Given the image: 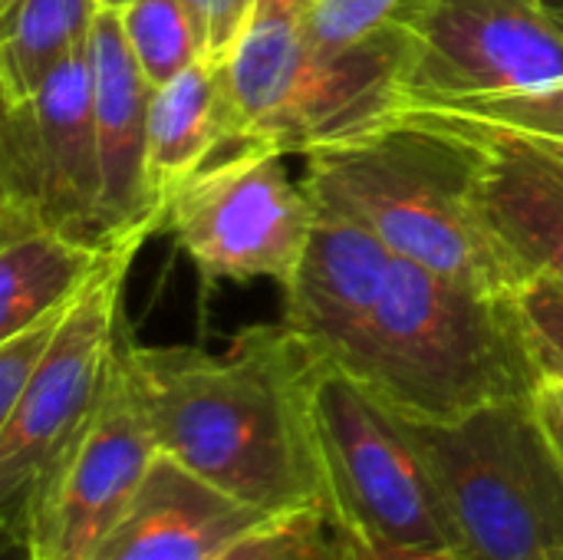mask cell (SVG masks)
<instances>
[{
    "instance_id": "obj_28",
    "label": "cell",
    "mask_w": 563,
    "mask_h": 560,
    "mask_svg": "<svg viewBox=\"0 0 563 560\" xmlns=\"http://www.w3.org/2000/svg\"><path fill=\"white\" fill-rule=\"evenodd\" d=\"M313 0H257V10H274V13H307Z\"/></svg>"
},
{
    "instance_id": "obj_13",
    "label": "cell",
    "mask_w": 563,
    "mask_h": 560,
    "mask_svg": "<svg viewBox=\"0 0 563 560\" xmlns=\"http://www.w3.org/2000/svg\"><path fill=\"white\" fill-rule=\"evenodd\" d=\"M264 518L271 515L158 452L132 505L92 560H214Z\"/></svg>"
},
{
    "instance_id": "obj_6",
    "label": "cell",
    "mask_w": 563,
    "mask_h": 560,
    "mask_svg": "<svg viewBox=\"0 0 563 560\" xmlns=\"http://www.w3.org/2000/svg\"><path fill=\"white\" fill-rule=\"evenodd\" d=\"M155 224L122 234L96 277L69 307L49 353L0 416V525L10 545L26 548L56 475L86 432L119 347L125 281Z\"/></svg>"
},
{
    "instance_id": "obj_7",
    "label": "cell",
    "mask_w": 563,
    "mask_h": 560,
    "mask_svg": "<svg viewBox=\"0 0 563 560\" xmlns=\"http://www.w3.org/2000/svg\"><path fill=\"white\" fill-rule=\"evenodd\" d=\"M310 416L336 535L455 554L439 488L399 413L317 353Z\"/></svg>"
},
{
    "instance_id": "obj_30",
    "label": "cell",
    "mask_w": 563,
    "mask_h": 560,
    "mask_svg": "<svg viewBox=\"0 0 563 560\" xmlns=\"http://www.w3.org/2000/svg\"><path fill=\"white\" fill-rule=\"evenodd\" d=\"M16 3H20V0H0V20H3L7 13H13V10H16Z\"/></svg>"
},
{
    "instance_id": "obj_2",
    "label": "cell",
    "mask_w": 563,
    "mask_h": 560,
    "mask_svg": "<svg viewBox=\"0 0 563 560\" xmlns=\"http://www.w3.org/2000/svg\"><path fill=\"white\" fill-rule=\"evenodd\" d=\"M303 158L313 205L363 224L396 257L495 294L525 284L482 211L478 142L393 119Z\"/></svg>"
},
{
    "instance_id": "obj_27",
    "label": "cell",
    "mask_w": 563,
    "mask_h": 560,
    "mask_svg": "<svg viewBox=\"0 0 563 560\" xmlns=\"http://www.w3.org/2000/svg\"><path fill=\"white\" fill-rule=\"evenodd\" d=\"M531 406H534V416H538L544 436L551 439V446L563 459V380H544L534 389Z\"/></svg>"
},
{
    "instance_id": "obj_29",
    "label": "cell",
    "mask_w": 563,
    "mask_h": 560,
    "mask_svg": "<svg viewBox=\"0 0 563 560\" xmlns=\"http://www.w3.org/2000/svg\"><path fill=\"white\" fill-rule=\"evenodd\" d=\"M96 3H99V10H115V13H119V10H125L132 0H96Z\"/></svg>"
},
{
    "instance_id": "obj_19",
    "label": "cell",
    "mask_w": 563,
    "mask_h": 560,
    "mask_svg": "<svg viewBox=\"0 0 563 560\" xmlns=\"http://www.w3.org/2000/svg\"><path fill=\"white\" fill-rule=\"evenodd\" d=\"M99 17L96 0H20L0 20V96H33L66 59L82 53Z\"/></svg>"
},
{
    "instance_id": "obj_17",
    "label": "cell",
    "mask_w": 563,
    "mask_h": 560,
    "mask_svg": "<svg viewBox=\"0 0 563 560\" xmlns=\"http://www.w3.org/2000/svg\"><path fill=\"white\" fill-rule=\"evenodd\" d=\"M112 244L46 224H0V337L73 300L96 277Z\"/></svg>"
},
{
    "instance_id": "obj_15",
    "label": "cell",
    "mask_w": 563,
    "mask_h": 560,
    "mask_svg": "<svg viewBox=\"0 0 563 560\" xmlns=\"http://www.w3.org/2000/svg\"><path fill=\"white\" fill-rule=\"evenodd\" d=\"M244 142L221 59H198L165 86L152 89L145 191L162 208L208 165L238 152Z\"/></svg>"
},
{
    "instance_id": "obj_9",
    "label": "cell",
    "mask_w": 563,
    "mask_h": 560,
    "mask_svg": "<svg viewBox=\"0 0 563 560\" xmlns=\"http://www.w3.org/2000/svg\"><path fill=\"white\" fill-rule=\"evenodd\" d=\"M0 224H46L112 244L102 231L89 46L66 59L33 96L3 102Z\"/></svg>"
},
{
    "instance_id": "obj_8",
    "label": "cell",
    "mask_w": 563,
    "mask_h": 560,
    "mask_svg": "<svg viewBox=\"0 0 563 560\" xmlns=\"http://www.w3.org/2000/svg\"><path fill=\"white\" fill-rule=\"evenodd\" d=\"M284 158L267 145H241L162 208V228L208 284L284 287L297 271L320 211L310 191L290 182Z\"/></svg>"
},
{
    "instance_id": "obj_12",
    "label": "cell",
    "mask_w": 563,
    "mask_h": 560,
    "mask_svg": "<svg viewBox=\"0 0 563 560\" xmlns=\"http://www.w3.org/2000/svg\"><path fill=\"white\" fill-rule=\"evenodd\" d=\"M320 211V208H317ZM396 254L363 224L320 211L284 284V320L323 360L343 366L366 340L393 281Z\"/></svg>"
},
{
    "instance_id": "obj_5",
    "label": "cell",
    "mask_w": 563,
    "mask_h": 560,
    "mask_svg": "<svg viewBox=\"0 0 563 560\" xmlns=\"http://www.w3.org/2000/svg\"><path fill=\"white\" fill-rule=\"evenodd\" d=\"M409 422V419H406ZM462 560H563V459L531 399L409 422Z\"/></svg>"
},
{
    "instance_id": "obj_4",
    "label": "cell",
    "mask_w": 563,
    "mask_h": 560,
    "mask_svg": "<svg viewBox=\"0 0 563 560\" xmlns=\"http://www.w3.org/2000/svg\"><path fill=\"white\" fill-rule=\"evenodd\" d=\"M409 63V30L346 50L307 36L303 13L257 10L224 66L247 145L307 155L396 119Z\"/></svg>"
},
{
    "instance_id": "obj_21",
    "label": "cell",
    "mask_w": 563,
    "mask_h": 560,
    "mask_svg": "<svg viewBox=\"0 0 563 560\" xmlns=\"http://www.w3.org/2000/svg\"><path fill=\"white\" fill-rule=\"evenodd\" d=\"M432 0H313L303 13L307 36L323 50H346L373 36L409 30Z\"/></svg>"
},
{
    "instance_id": "obj_24",
    "label": "cell",
    "mask_w": 563,
    "mask_h": 560,
    "mask_svg": "<svg viewBox=\"0 0 563 560\" xmlns=\"http://www.w3.org/2000/svg\"><path fill=\"white\" fill-rule=\"evenodd\" d=\"M76 297L59 304V307H53L49 314L36 317L33 323L20 327L16 333L0 337V416L13 409V403L20 399V393L26 389L33 373L40 370V363L49 353V347H53V340H56L69 307L76 304Z\"/></svg>"
},
{
    "instance_id": "obj_10",
    "label": "cell",
    "mask_w": 563,
    "mask_h": 560,
    "mask_svg": "<svg viewBox=\"0 0 563 560\" xmlns=\"http://www.w3.org/2000/svg\"><path fill=\"white\" fill-rule=\"evenodd\" d=\"M132 347L122 327L102 399L49 488L26 560H92L158 459Z\"/></svg>"
},
{
    "instance_id": "obj_3",
    "label": "cell",
    "mask_w": 563,
    "mask_h": 560,
    "mask_svg": "<svg viewBox=\"0 0 563 560\" xmlns=\"http://www.w3.org/2000/svg\"><path fill=\"white\" fill-rule=\"evenodd\" d=\"M340 370L419 426H449L498 403L531 399L541 386L511 294L402 257L363 347Z\"/></svg>"
},
{
    "instance_id": "obj_25",
    "label": "cell",
    "mask_w": 563,
    "mask_h": 560,
    "mask_svg": "<svg viewBox=\"0 0 563 560\" xmlns=\"http://www.w3.org/2000/svg\"><path fill=\"white\" fill-rule=\"evenodd\" d=\"M188 7L201 23L211 59H228L257 13V0H188Z\"/></svg>"
},
{
    "instance_id": "obj_18",
    "label": "cell",
    "mask_w": 563,
    "mask_h": 560,
    "mask_svg": "<svg viewBox=\"0 0 563 560\" xmlns=\"http://www.w3.org/2000/svg\"><path fill=\"white\" fill-rule=\"evenodd\" d=\"M396 119L426 122L482 145H508L563 165V79L472 99L402 102Z\"/></svg>"
},
{
    "instance_id": "obj_20",
    "label": "cell",
    "mask_w": 563,
    "mask_h": 560,
    "mask_svg": "<svg viewBox=\"0 0 563 560\" xmlns=\"http://www.w3.org/2000/svg\"><path fill=\"white\" fill-rule=\"evenodd\" d=\"M119 23L152 89L208 56L201 23L188 0H132L119 10Z\"/></svg>"
},
{
    "instance_id": "obj_23",
    "label": "cell",
    "mask_w": 563,
    "mask_h": 560,
    "mask_svg": "<svg viewBox=\"0 0 563 560\" xmlns=\"http://www.w3.org/2000/svg\"><path fill=\"white\" fill-rule=\"evenodd\" d=\"M511 300L541 383L563 380V281L531 277L511 294Z\"/></svg>"
},
{
    "instance_id": "obj_31",
    "label": "cell",
    "mask_w": 563,
    "mask_h": 560,
    "mask_svg": "<svg viewBox=\"0 0 563 560\" xmlns=\"http://www.w3.org/2000/svg\"><path fill=\"white\" fill-rule=\"evenodd\" d=\"M541 3H544V7H548L551 13H558V17L563 20V0H541Z\"/></svg>"
},
{
    "instance_id": "obj_22",
    "label": "cell",
    "mask_w": 563,
    "mask_h": 560,
    "mask_svg": "<svg viewBox=\"0 0 563 560\" xmlns=\"http://www.w3.org/2000/svg\"><path fill=\"white\" fill-rule=\"evenodd\" d=\"M340 541L320 508L271 515L214 560H336Z\"/></svg>"
},
{
    "instance_id": "obj_1",
    "label": "cell",
    "mask_w": 563,
    "mask_h": 560,
    "mask_svg": "<svg viewBox=\"0 0 563 560\" xmlns=\"http://www.w3.org/2000/svg\"><path fill=\"white\" fill-rule=\"evenodd\" d=\"M158 452L267 515L323 508L310 416L317 353L287 323L241 330L224 353L132 347ZM330 521V518H327Z\"/></svg>"
},
{
    "instance_id": "obj_14",
    "label": "cell",
    "mask_w": 563,
    "mask_h": 560,
    "mask_svg": "<svg viewBox=\"0 0 563 560\" xmlns=\"http://www.w3.org/2000/svg\"><path fill=\"white\" fill-rule=\"evenodd\" d=\"M89 59L102 168V231L106 241H119L142 224L162 228V215L148 205L145 191L152 83L139 69L115 10H99Z\"/></svg>"
},
{
    "instance_id": "obj_11",
    "label": "cell",
    "mask_w": 563,
    "mask_h": 560,
    "mask_svg": "<svg viewBox=\"0 0 563 560\" xmlns=\"http://www.w3.org/2000/svg\"><path fill=\"white\" fill-rule=\"evenodd\" d=\"M563 79V20L541 0H432L409 26L402 102L518 92Z\"/></svg>"
},
{
    "instance_id": "obj_26",
    "label": "cell",
    "mask_w": 563,
    "mask_h": 560,
    "mask_svg": "<svg viewBox=\"0 0 563 560\" xmlns=\"http://www.w3.org/2000/svg\"><path fill=\"white\" fill-rule=\"evenodd\" d=\"M336 541H340V558L336 560H462L452 551L396 548V545H383V541H369V538H350V535H336Z\"/></svg>"
},
{
    "instance_id": "obj_16",
    "label": "cell",
    "mask_w": 563,
    "mask_h": 560,
    "mask_svg": "<svg viewBox=\"0 0 563 560\" xmlns=\"http://www.w3.org/2000/svg\"><path fill=\"white\" fill-rule=\"evenodd\" d=\"M478 191L485 221L521 277L563 281V165L525 149L482 145Z\"/></svg>"
}]
</instances>
